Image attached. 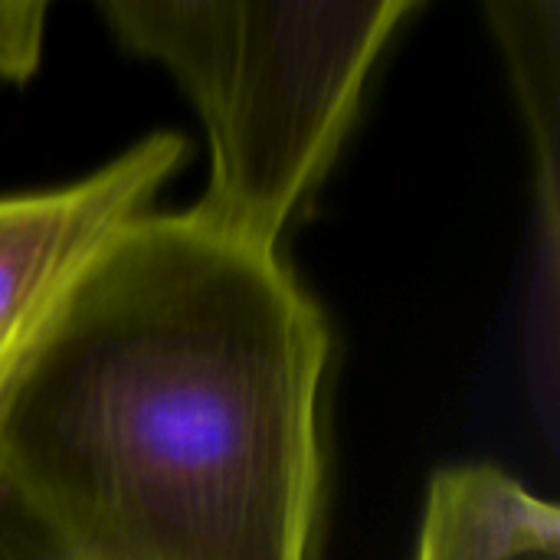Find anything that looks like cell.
<instances>
[{
  "label": "cell",
  "mask_w": 560,
  "mask_h": 560,
  "mask_svg": "<svg viewBox=\"0 0 560 560\" xmlns=\"http://www.w3.org/2000/svg\"><path fill=\"white\" fill-rule=\"evenodd\" d=\"M328 328L276 249L141 213L0 400V469L85 560H308Z\"/></svg>",
  "instance_id": "6da1fadb"
},
{
  "label": "cell",
  "mask_w": 560,
  "mask_h": 560,
  "mask_svg": "<svg viewBox=\"0 0 560 560\" xmlns=\"http://www.w3.org/2000/svg\"><path fill=\"white\" fill-rule=\"evenodd\" d=\"M102 16L194 98L210 184L207 226L276 249L331 167L368 75L413 0H105Z\"/></svg>",
  "instance_id": "7a4b0ae2"
},
{
  "label": "cell",
  "mask_w": 560,
  "mask_h": 560,
  "mask_svg": "<svg viewBox=\"0 0 560 560\" xmlns=\"http://www.w3.org/2000/svg\"><path fill=\"white\" fill-rule=\"evenodd\" d=\"M180 158L177 135H151L82 180L0 197V400L79 272L115 230L148 213Z\"/></svg>",
  "instance_id": "3957f363"
},
{
  "label": "cell",
  "mask_w": 560,
  "mask_h": 560,
  "mask_svg": "<svg viewBox=\"0 0 560 560\" xmlns=\"http://www.w3.org/2000/svg\"><path fill=\"white\" fill-rule=\"evenodd\" d=\"M417 560H560L558 505L495 466L443 469L430 486Z\"/></svg>",
  "instance_id": "277c9868"
},
{
  "label": "cell",
  "mask_w": 560,
  "mask_h": 560,
  "mask_svg": "<svg viewBox=\"0 0 560 560\" xmlns=\"http://www.w3.org/2000/svg\"><path fill=\"white\" fill-rule=\"evenodd\" d=\"M492 30L505 49L522 112L538 158V187L548 240L558 233V102H560V3L555 0H492Z\"/></svg>",
  "instance_id": "5b68a950"
},
{
  "label": "cell",
  "mask_w": 560,
  "mask_h": 560,
  "mask_svg": "<svg viewBox=\"0 0 560 560\" xmlns=\"http://www.w3.org/2000/svg\"><path fill=\"white\" fill-rule=\"evenodd\" d=\"M0 560H85L52 518L0 469Z\"/></svg>",
  "instance_id": "8992f818"
},
{
  "label": "cell",
  "mask_w": 560,
  "mask_h": 560,
  "mask_svg": "<svg viewBox=\"0 0 560 560\" xmlns=\"http://www.w3.org/2000/svg\"><path fill=\"white\" fill-rule=\"evenodd\" d=\"M46 3L39 0H0V75L23 82L33 75L43 46Z\"/></svg>",
  "instance_id": "52a82bcc"
}]
</instances>
